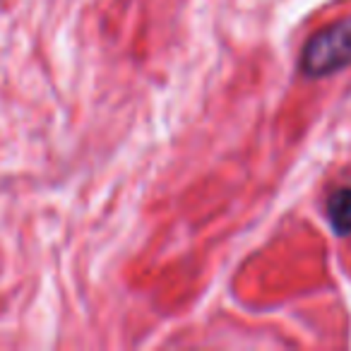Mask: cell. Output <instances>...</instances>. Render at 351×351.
Returning <instances> with one entry per match:
<instances>
[{
    "label": "cell",
    "mask_w": 351,
    "mask_h": 351,
    "mask_svg": "<svg viewBox=\"0 0 351 351\" xmlns=\"http://www.w3.org/2000/svg\"><path fill=\"white\" fill-rule=\"evenodd\" d=\"M327 219L337 236L351 234V186L337 188L327 200Z\"/></svg>",
    "instance_id": "obj_2"
},
{
    "label": "cell",
    "mask_w": 351,
    "mask_h": 351,
    "mask_svg": "<svg viewBox=\"0 0 351 351\" xmlns=\"http://www.w3.org/2000/svg\"><path fill=\"white\" fill-rule=\"evenodd\" d=\"M346 65H351V17L313 34L301 53V70L308 77H325Z\"/></svg>",
    "instance_id": "obj_1"
}]
</instances>
